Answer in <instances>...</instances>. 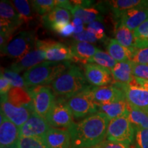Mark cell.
Here are the masks:
<instances>
[{"instance_id":"1","label":"cell","mask_w":148,"mask_h":148,"mask_svg":"<svg viewBox=\"0 0 148 148\" xmlns=\"http://www.w3.org/2000/svg\"><path fill=\"white\" fill-rule=\"evenodd\" d=\"M110 121L106 114L98 112L73 122L67 129L71 137L70 148H91L100 145L106 138Z\"/></svg>"},{"instance_id":"2","label":"cell","mask_w":148,"mask_h":148,"mask_svg":"<svg viewBox=\"0 0 148 148\" xmlns=\"http://www.w3.org/2000/svg\"><path fill=\"white\" fill-rule=\"evenodd\" d=\"M87 82L81 69L71 64L51 84L55 95L68 99L88 88Z\"/></svg>"},{"instance_id":"3","label":"cell","mask_w":148,"mask_h":148,"mask_svg":"<svg viewBox=\"0 0 148 148\" xmlns=\"http://www.w3.org/2000/svg\"><path fill=\"white\" fill-rule=\"evenodd\" d=\"M71 62L44 61L33 66L23 75L25 88L45 86L51 84L53 81L63 73L71 65Z\"/></svg>"},{"instance_id":"4","label":"cell","mask_w":148,"mask_h":148,"mask_svg":"<svg viewBox=\"0 0 148 148\" xmlns=\"http://www.w3.org/2000/svg\"><path fill=\"white\" fill-rule=\"evenodd\" d=\"M0 45L2 49L23 21L12 3L5 0H1L0 2Z\"/></svg>"},{"instance_id":"5","label":"cell","mask_w":148,"mask_h":148,"mask_svg":"<svg viewBox=\"0 0 148 148\" xmlns=\"http://www.w3.org/2000/svg\"><path fill=\"white\" fill-rule=\"evenodd\" d=\"M36 42L34 32L22 31L1 49V51L9 58L18 59L36 49Z\"/></svg>"},{"instance_id":"6","label":"cell","mask_w":148,"mask_h":148,"mask_svg":"<svg viewBox=\"0 0 148 148\" xmlns=\"http://www.w3.org/2000/svg\"><path fill=\"white\" fill-rule=\"evenodd\" d=\"M134 138V128L129 120L128 110L123 115L110 121L106 140L130 145L133 143Z\"/></svg>"},{"instance_id":"7","label":"cell","mask_w":148,"mask_h":148,"mask_svg":"<svg viewBox=\"0 0 148 148\" xmlns=\"http://www.w3.org/2000/svg\"><path fill=\"white\" fill-rule=\"evenodd\" d=\"M91 86L66 99L75 119L85 118L99 112L98 104L95 102L90 92Z\"/></svg>"},{"instance_id":"8","label":"cell","mask_w":148,"mask_h":148,"mask_svg":"<svg viewBox=\"0 0 148 148\" xmlns=\"http://www.w3.org/2000/svg\"><path fill=\"white\" fill-rule=\"evenodd\" d=\"M25 89L32 99L34 112L43 118L52 107L56 100L54 92L47 86L27 87Z\"/></svg>"},{"instance_id":"9","label":"cell","mask_w":148,"mask_h":148,"mask_svg":"<svg viewBox=\"0 0 148 148\" xmlns=\"http://www.w3.org/2000/svg\"><path fill=\"white\" fill-rule=\"evenodd\" d=\"M45 119L51 126L56 128H69L73 123V116L66 99L62 97L56 98Z\"/></svg>"},{"instance_id":"10","label":"cell","mask_w":148,"mask_h":148,"mask_svg":"<svg viewBox=\"0 0 148 148\" xmlns=\"http://www.w3.org/2000/svg\"><path fill=\"white\" fill-rule=\"evenodd\" d=\"M112 84L124 92L127 102L134 108L148 112V90L133 79L129 84L113 82Z\"/></svg>"},{"instance_id":"11","label":"cell","mask_w":148,"mask_h":148,"mask_svg":"<svg viewBox=\"0 0 148 148\" xmlns=\"http://www.w3.org/2000/svg\"><path fill=\"white\" fill-rule=\"evenodd\" d=\"M36 48L43 51L47 61L74 62V57L70 47L62 42L52 40H37Z\"/></svg>"},{"instance_id":"12","label":"cell","mask_w":148,"mask_h":148,"mask_svg":"<svg viewBox=\"0 0 148 148\" xmlns=\"http://www.w3.org/2000/svg\"><path fill=\"white\" fill-rule=\"evenodd\" d=\"M1 111L8 120L18 128L26 122L34 112L33 105L29 106L17 107L8 100V95H1Z\"/></svg>"},{"instance_id":"13","label":"cell","mask_w":148,"mask_h":148,"mask_svg":"<svg viewBox=\"0 0 148 148\" xmlns=\"http://www.w3.org/2000/svg\"><path fill=\"white\" fill-rule=\"evenodd\" d=\"M45 118L34 112L28 120L18 128L20 137H42L51 128Z\"/></svg>"},{"instance_id":"14","label":"cell","mask_w":148,"mask_h":148,"mask_svg":"<svg viewBox=\"0 0 148 148\" xmlns=\"http://www.w3.org/2000/svg\"><path fill=\"white\" fill-rule=\"evenodd\" d=\"M0 118V148H18V127L7 119L1 111Z\"/></svg>"},{"instance_id":"15","label":"cell","mask_w":148,"mask_h":148,"mask_svg":"<svg viewBox=\"0 0 148 148\" xmlns=\"http://www.w3.org/2000/svg\"><path fill=\"white\" fill-rule=\"evenodd\" d=\"M93 99L97 104H105L125 100L124 92L114 85L92 86L90 88Z\"/></svg>"},{"instance_id":"16","label":"cell","mask_w":148,"mask_h":148,"mask_svg":"<svg viewBox=\"0 0 148 148\" xmlns=\"http://www.w3.org/2000/svg\"><path fill=\"white\" fill-rule=\"evenodd\" d=\"M84 75L92 86H108L112 81L110 70L95 63L84 64Z\"/></svg>"},{"instance_id":"17","label":"cell","mask_w":148,"mask_h":148,"mask_svg":"<svg viewBox=\"0 0 148 148\" xmlns=\"http://www.w3.org/2000/svg\"><path fill=\"white\" fill-rule=\"evenodd\" d=\"M71 12L63 7L56 6L52 10L42 16V21L45 27L58 33L64 25L70 23Z\"/></svg>"},{"instance_id":"18","label":"cell","mask_w":148,"mask_h":148,"mask_svg":"<svg viewBox=\"0 0 148 148\" xmlns=\"http://www.w3.org/2000/svg\"><path fill=\"white\" fill-rule=\"evenodd\" d=\"M148 18V8H136L128 10L121 14L116 23L123 25L134 31Z\"/></svg>"},{"instance_id":"19","label":"cell","mask_w":148,"mask_h":148,"mask_svg":"<svg viewBox=\"0 0 148 148\" xmlns=\"http://www.w3.org/2000/svg\"><path fill=\"white\" fill-rule=\"evenodd\" d=\"M42 138L47 148L71 147V137L68 130L51 127Z\"/></svg>"},{"instance_id":"20","label":"cell","mask_w":148,"mask_h":148,"mask_svg":"<svg viewBox=\"0 0 148 148\" xmlns=\"http://www.w3.org/2000/svg\"><path fill=\"white\" fill-rule=\"evenodd\" d=\"M45 60L43 51L36 48L21 58L16 59V60L14 61L9 68L18 73L25 70L27 71L31 69L33 66L41 63Z\"/></svg>"},{"instance_id":"21","label":"cell","mask_w":148,"mask_h":148,"mask_svg":"<svg viewBox=\"0 0 148 148\" xmlns=\"http://www.w3.org/2000/svg\"><path fill=\"white\" fill-rule=\"evenodd\" d=\"M115 20L125 11L136 8H148V1L145 0H113L106 1Z\"/></svg>"},{"instance_id":"22","label":"cell","mask_w":148,"mask_h":148,"mask_svg":"<svg viewBox=\"0 0 148 148\" xmlns=\"http://www.w3.org/2000/svg\"><path fill=\"white\" fill-rule=\"evenodd\" d=\"M70 49L74 57V62H79L84 64H87L88 60L99 50L98 48L91 43L78 41L74 42Z\"/></svg>"},{"instance_id":"23","label":"cell","mask_w":148,"mask_h":148,"mask_svg":"<svg viewBox=\"0 0 148 148\" xmlns=\"http://www.w3.org/2000/svg\"><path fill=\"white\" fill-rule=\"evenodd\" d=\"M73 18H78L84 24H89L91 22L103 21V16L95 7H82L80 5H73L71 10Z\"/></svg>"},{"instance_id":"24","label":"cell","mask_w":148,"mask_h":148,"mask_svg":"<svg viewBox=\"0 0 148 148\" xmlns=\"http://www.w3.org/2000/svg\"><path fill=\"white\" fill-rule=\"evenodd\" d=\"M110 71L112 78L116 82L129 84L135 77L132 74V62L130 60L117 62Z\"/></svg>"},{"instance_id":"25","label":"cell","mask_w":148,"mask_h":148,"mask_svg":"<svg viewBox=\"0 0 148 148\" xmlns=\"http://www.w3.org/2000/svg\"><path fill=\"white\" fill-rule=\"evenodd\" d=\"M106 49L110 56L118 62L130 60L133 53L132 49H127L120 45L115 38L109 39L108 41H107Z\"/></svg>"},{"instance_id":"26","label":"cell","mask_w":148,"mask_h":148,"mask_svg":"<svg viewBox=\"0 0 148 148\" xmlns=\"http://www.w3.org/2000/svg\"><path fill=\"white\" fill-rule=\"evenodd\" d=\"M127 106L128 104L126 99L110 103L98 104L99 112L106 114L110 121L126 113L128 110Z\"/></svg>"},{"instance_id":"27","label":"cell","mask_w":148,"mask_h":148,"mask_svg":"<svg viewBox=\"0 0 148 148\" xmlns=\"http://www.w3.org/2000/svg\"><path fill=\"white\" fill-rule=\"evenodd\" d=\"M114 36L115 40L120 45L127 49H132L134 51L136 43V38L133 31H131L123 25L115 24Z\"/></svg>"},{"instance_id":"28","label":"cell","mask_w":148,"mask_h":148,"mask_svg":"<svg viewBox=\"0 0 148 148\" xmlns=\"http://www.w3.org/2000/svg\"><path fill=\"white\" fill-rule=\"evenodd\" d=\"M8 100L17 107L33 105L32 99L25 88L12 87L8 93Z\"/></svg>"},{"instance_id":"29","label":"cell","mask_w":148,"mask_h":148,"mask_svg":"<svg viewBox=\"0 0 148 148\" xmlns=\"http://www.w3.org/2000/svg\"><path fill=\"white\" fill-rule=\"evenodd\" d=\"M128 104V118L134 128L148 129V112L134 108Z\"/></svg>"},{"instance_id":"30","label":"cell","mask_w":148,"mask_h":148,"mask_svg":"<svg viewBox=\"0 0 148 148\" xmlns=\"http://www.w3.org/2000/svg\"><path fill=\"white\" fill-rule=\"evenodd\" d=\"M88 63H95L99 64L108 69H112L116 65L117 62L114 60L108 53L101 51L99 49L94 56L88 60Z\"/></svg>"},{"instance_id":"31","label":"cell","mask_w":148,"mask_h":148,"mask_svg":"<svg viewBox=\"0 0 148 148\" xmlns=\"http://www.w3.org/2000/svg\"><path fill=\"white\" fill-rule=\"evenodd\" d=\"M16 10L21 16L23 22H27L32 18V10L28 1L26 0H14L12 1Z\"/></svg>"},{"instance_id":"32","label":"cell","mask_w":148,"mask_h":148,"mask_svg":"<svg viewBox=\"0 0 148 148\" xmlns=\"http://www.w3.org/2000/svg\"><path fill=\"white\" fill-rule=\"evenodd\" d=\"M32 8L40 15H45L57 5V0H34L31 1Z\"/></svg>"},{"instance_id":"33","label":"cell","mask_w":148,"mask_h":148,"mask_svg":"<svg viewBox=\"0 0 148 148\" xmlns=\"http://www.w3.org/2000/svg\"><path fill=\"white\" fill-rule=\"evenodd\" d=\"M18 148H47L42 137H20Z\"/></svg>"},{"instance_id":"34","label":"cell","mask_w":148,"mask_h":148,"mask_svg":"<svg viewBox=\"0 0 148 148\" xmlns=\"http://www.w3.org/2000/svg\"><path fill=\"white\" fill-rule=\"evenodd\" d=\"M1 73L3 74V75L5 78L8 79L12 87L25 88V84L23 77L20 76L19 74L12 71L10 68H7V69H4L3 72H1Z\"/></svg>"},{"instance_id":"35","label":"cell","mask_w":148,"mask_h":148,"mask_svg":"<svg viewBox=\"0 0 148 148\" xmlns=\"http://www.w3.org/2000/svg\"><path fill=\"white\" fill-rule=\"evenodd\" d=\"M135 148H148V129L134 128Z\"/></svg>"},{"instance_id":"36","label":"cell","mask_w":148,"mask_h":148,"mask_svg":"<svg viewBox=\"0 0 148 148\" xmlns=\"http://www.w3.org/2000/svg\"><path fill=\"white\" fill-rule=\"evenodd\" d=\"M86 30L93 34L98 40L105 41V40L108 39L105 35L104 27L101 21H95L90 23L87 25Z\"/></svg>"},{"instance_id":"37","label":"cell","mask_w":148,"mask_h":148,"mask_svg":"<svg viewBox=\"0 0 148 148\" xmlns=\"http://www.w3.org/2000/svg\"><path fill=\"white\" fill-rule=\"evenodd\" d=\"M130 61L138 64H148V46L134 49Z\"/></svg>"},{"instance_id":"38","label":"cell","mask_w":148,"mask_h":148,"mask_svg":"<svg viewBox=\"0 0 148 148\" xmlns=\"http://www.w3.org/2000/svg\"><path fill=\"white\" fill-rule=\"evenodd\" d=\"M132 74L135 77L148 79V64H138L132 62Z\"/></svg>"},{"instance_id":"39","label":"cell","mask_w":148,"mask_h":148,"mask_svg":"<svg viewBox=\"0 0 148 148\" xmlns=\"http://www.w3.org/2000/svg\"><path fill=\"white\" fill-rule=\"evenodd\" d=\"M72 38L75 41L78 42H86L92 43V42H96L97 41V39L93 34L88 32V30L85 29L82 32L79 33V34H73L72 36Z\"/></svg>"},{"instance_id":"40","label":"cell","mask_w":148,"mask_h":148,"mask_svg":"<svg viewBox=\"0 0 148 148\" xmlns=\"http://www.w3.org/2000/svg\"><path fill=\"white\" fill-rule=\"evenodd\" d=\"M134 34L136 38L144 40L148 42V18L135 29Z\"/></svg>"},{"instance_id":"41","label":"cell","mask_w":148,"mask_h":148,"mask_svg":"<svg viewBox=\"0 0 148 148\" xmlns=\"http://www.w3.org/2000/svg\"><path fill=\"white\" fill-rule=\"evenodd\" d=\"M12 87V85L8 80V79L5 78L3 74L1 73V76H0V93H1V95H8V92L10 91Z\"/></svg>"},{"instance_id":"42","label":"cell","mask_w":148,"mask_h":148,"mask_svg":"<svg viewBox=\"0 0 148 148\" xmlns=\"http://www.w3.org/2000/svg\"><path fill=\"white\" fill-rule=\"evenodd\" d=\"M99 145L100 148H131L127 144L108 140H105Z\"/></svg>"},{"instance_id":"43","label":"cell","mask_w":148,"mask_h":148,"mask_svg":"<svg viewBox=\"0 0 148 148\" xmlns=\"http://www.w3.org/2000/svg\"><path fill=\"white\" fill-rule=\"evenodd\" d=\"M58 34L63 37L72 36L74 34V27L73 24L71 23H67L58 31Z\"/></svg>"},{"instance_id":"44","label":"cell","mask_w":148,"mask_h":148,"mask_svg":"<svg viewBox=\"0 0 148 148\" xmlns=\"http://www.w3.org/2000/svg\"><path fill=\"white\" fill-rule=\"evenodd\" d=\"M71 23L74 27V34H79L84 31V23L78 18H73Z\"/></svg>"},{"instance_id":"45","label":"cell","mask_w":148,"mask_h":148,"mask_svg":"<svg viewBox=\"0 0 148 148\" xmlns=\"http://www.w3.org/2000/svg\"><path fill=\"white\" fill-rule=\"evenodd\" d=\"M135 80L142 87L146 88L148 90V79H144L138 78V77H135Z\"/></svg>"},{"instance_id":"46","label":"cell","mask_w":148,"mask_h":148,"mask_svg":"<svg viewBox=\"0 0 148 148\" xmlns=\"http://www.w3.org/2000/svg\"><path fill=\"white\" fill-rule=\"evenodd\" d=\"M91 148H100V147H99V145H97V146H95V147H93Z\"/></svg>"}]
</instances>
